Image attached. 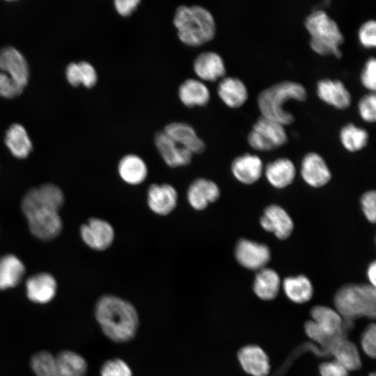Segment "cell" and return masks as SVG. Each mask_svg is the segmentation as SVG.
<instances>
[{
  "label": "cell",
  "mask_w": 376,
  "mask_h": 376,
  "mask_svg": "<svg viewBox=\"0 0 376 376\" xmlns=\"http://www.w3.org/2000/svg\"><path fill=\"white\" fill-rule=\"evenodd\" d=\"M95 318L104 334L116 343L130 340L136 334L139 318L134 306L114 295H104L95 306Z\"/></svg>",
  "instance_id": "6da1fadb"
},
{
  "label": "cell",
  "mask_w": 376,
  "mask_h": 376,
  "mask_svg": "<svg viewBox=\"0 0 376 376\" xmlns=\"http://www.w3.org/2000/svg\"><path fill=\"white\" fill-rule=\"evenodd\" d=\"M173 22L180 40L189 46H201L215 36L214 17L201 6H180L175 12Z\"/></svg>",
  "instance_id": "7a4b0ae2"
},
{
  "label": "cell",
  "mask_w": 376,
  "mask_h": 376,
  "mask_svg": "<svg viewBox=\"0 0 376 376\" xmlns=\"http://www.w3.org/2000/svg\"><path fill=\"white\" fill-rule=\"evenodd\" d=\"M306 98L307 91L301 84L285 80L263 90L258 95L257 104L260 116L285 126L295 120L293 114L284 108L285 102L291 100L303 102Z\"/></svg>",
  "instance_id": "3957f363"
},
{
  "label": "cell",
  "mask_w": 376,
  "mask_h": 376,
  "mask_svg": "<svg viewBox=\"0 0 376 376\" xmlns=\"http://www.w3.org/2000/svg\"><path fill=\"white\" fill-rule=\"evenodd\" d=\"M304 26L310 34V46L315 52L341 57L340 46L344 42V36L337 22L324 10L312 11L305 18Z\"/></svg>",
  "instance_id": "277c9868"
},
{
  "label": "cell",
  "mask_w": 376,
  "mask_h": 376,
  "mask_svg": "<svg viewBox=\"0 0 376 376\" xmlns=\"http://www.w3.org/2000/svg\"><path fill=\"white\" fill-rule=\"evenodd\" d=\"M336 311L345 321L366 317L374 319L376 313L375 287L367 284H348L341 287L334 297Z\"/></svg>",
  "instance_id": "5b68a950"
},
{
  "label": "cell",
  "mask_w": 376,
  "mask_h": 376,
  "mask_svg": "<svg viewBox=\"0 0 376 376\" xmlns=\"http://www.w3.org/2000/svg\"><path fill=\"white\" fill-rule=\"evenodd\" d=\"M22 209L30 230L36 237L48 240L60 233L62 222L58 210L42 204L23 205Z\"/></svg>",
  "instance_id": "8992f818"
},
{
  "label": "cell",
  "mask_w": 376,
  "mask_h": 376,
  "mask_svg": "<svg viewBox=\"0 0 376 376\" xmlns=\"http://www.w3.org/2000/svg\"><path fill=\"white\" fill-rule=\"evenodd\" d=\"M247 141L252 148L267 151L284 145L288 136L285 125L260 116L249 132Z\"/></svg>",
  "instance_id": "52a82bcc"
},
{
  "label": "cell",
  "mask_w": 376,
  "mask_h": 376,
  "mask_svg": "<svg viewBox=\"0 0 376 376\" xmlns=\"http://www.w3.org/2000/svg\"><path fill=\"white\" fill-rule=\"evenodd\" d=\"M235 256L242 267L260 270L269 261L271 253L266 244L242 238L236 244Z\"/></svg>",
  "instance_id": "ba28073f"
},
{
  "label": "cell",
  "mask_w": 376,
  "mask_h": 376,
  "mask_svg": "<svg viewBox=\"0 0 376 376\" xmlns=\"http://www.w3.org/2000/svg\"><path fill=\"white\" fill-rule=\"evenodd\" d=\"M80 234L84 243L97 251L108 249L115 238V231L111 224L99 218H91L82 225Z\"/></svg>",
  "instance_id": "9c48e42d"
},
{
  "label": "cell",
  "mask_w": 376,
  "mask_h": 376,
  "mask_svg": "<svg viewBox=\"0 0 376 376\" xmlns=\"http://www.w3.org/2000/svg\"><path fill=\"white\" fill-rule=\"evenodd\" d=\"M178 194L175 188L170 184H152L147 191V204L155 214L165 216L170 214L177 206Z\"/></svg>",
  "instance_id": "30bf717a"
},
{
  "label": "cell",
  "mask_w": 376,
  "mask_h": 376,
  "mask_svg": "<svg viewBox=\"0 0 376 376\" xmlns=\"http://www.w3.org/2000/svg\"><path fill=\"white\" fill-rule=\"evenodd\" d=\"M262 228L280 240L287 239L294 228V223L288 213L278 205H268L260 219Z\"/></svg>",
  "instance_id": "8fae6325"
},
{
  "label": "cell",
  "mask_w": 376,
  "mask_h": 376,
  "mask_svg": "<svg viewBox=\"0 0 376 376\" xmlns=\"http://www.w3.org/2000/svg\"><path fill=\"white\" fill-rule=\"evenodd\" d=\"M155 144L163 160L170 167L187 166L191 162L194 154L178 145L164 131L155 135Z\"/></svg>",
  "instance_id": "7c38bea8"
},
{
  "label": "cell",
  "mask_w": 376,
  "mask_h": 376,
  "mask_svg": "<svg viewBox=\"0 0 376 376\" xmlns=\"http://www.w3.org/2000/svg\"><path fill=\"white\" fill-rule=\"evenodd\" d=\"M220 189L212 180L204 178L194 180L189 186L187 198L189 205L197 211L205 210L220 196Z\"/></svg>",
  "instance_id": "4fadbf2b"
},
{
  "label": "cell",
  "mask_w": 376,
  "mask_h": 376,
  "mask_svg": "<svg viewBox=\"0 0 376 376\" xmlns=\"http://www.w3.org/2000/svg\"><path fill=\"white\" fill-rule=\"evenodd\" d=\"M316 92L321 100L339 109L348 108L352 102L351 93L338 79H320L316 84Z\"/></svg>",
  "instance_id": "5bb4252c"
},
{
  "label": "cell",
  "mask_w": 376,
  "mask_h": 376,
  "mask_svg": "<svg viewBox=\"0 0 376 376\" xmlns=\"http://www.w3.org/2000/svg\"><path fill=\"white\" fill-rule=\"evenodd\" d=\"M300 172L306 183L315 188L324 186L331 178L324 159L316 152H308L304 157Z\"/></svg>",
  "instance_id": "9a60e30c"
},
{
  "label": "cell",
  "mask_w": 376,
  "mask_h": 376,
  "mask_svg": "<svg viewBox=\"0 0 376 376\" xmlns=\"http://www.w3.org/2000/svg\"><path fill=\"white\" fill-rule=\"evenodd\" d=\"M0 69L22 86L28 83L27 63L15 48L6 47L0 50Z\"/></svg>",
  "instance_id": "2e32d148"
},
{
  "label": "cell",
  "mask_w": 376,
  "mask_h": 376,
  "mask_svg": "<svg viewBox=\"0 0 376 376\" xmlns=\"http://www.w3.org/2000/svg\"><path fill=\"white\" fill-rule=\"evenodd\" d=\"M193 69L200 79L207 81L221 79L226 72L222 57L212 51L198 54L194 61Z\"/></svg>",
  "instance_id": "e0dca14e"
},
{
  "label": "cell",
  "mask_w": 376,
  "mask_h": 376,
  "mask_svg": "<svg viewBox=\"0 0 376 376\" xmlns=\"http://www.w3.org/2000/svg\"><path fill=\"white\" fill-rule=\"evenodd\" d=\"M237 357L243 370L252 376H267L270 370L267 355L259 346L246 345L238 352Z\"/></svg>",
  "instance_id": "ac0fdd59"
},
{
  "label": "cell",
  "mask_w": 376,
  "mask_h": 376,
  "mask_svg": "<svg viewBox=\"0 0 376 376\" xmlns=\"http://www.w3.org/2000/svg\"><path fill=\"white\" fill-rule=\"evenodd\" d=\"M164 132L178 145L193 154L201 153L205 150L203 141L198 136L194 127L188 123H171L164 127Z\"/></svg>",
  "instance_id": "d6986e66"
},
{
  "label": "cell",
  "mask_w": 376,
  "mask_h": 376,
  "mask_svg": "<svg viewBox=\"0 0 376 376\" xmlns=\"http://www.w3.org/2000/svg\"><path fill=\"white\" fill-rule=\"evenodd\" d=\"M263 164L259 157L246 153L236 157L232 162L231 171L240 182L251 185L258 180L263 173Z\"/></svg>",
  "instance_id": "ffe728a7"
},
{
  "label": "cell",
  "mask_w": 376,
  "mask_h": 376,
  "mask_svg": "<svg viewBox=\"0 0 376 376\" xmlns=\"http://www.w3.org/2000/svg\"><path fill=\"white\" fill-rule=\"evenodd\" d=\"M313 321L330 336L345 337V330L348 328L343 319L335 310L324 306H316L311 311Z\"/></svg>",
  "instance_id": "44dd1931"
},
{
  "label": "cell",
  "mask_w": 376,
  "mask_h": 376,
  "mask_svg": "<svg viewBox=\"0 0 376 376\" xmlns=\"http://www.w3.org/2000/svg\"><path fill=\"white\" fill-rule=\"evenodd\" d=\"M26 288L27 297L31 301L45 304L54 298L56 291V282L51 274L40 273L28 279Z\"/></svg>",
  "instance_id": "7402d4cb"
},
{
  "label": "cell",
  "mask_w": 376,
  "mask_h": 376,
  "mask_svg": "<svg viewBox=\"0 0 376 376\" xmlns=\"http://www.w3.org/2000/svg\"><path fill=\"white\" fill-rule=\"evenodd\" d=\"M117 170L120 179L130 185L141 184L148 174L146 163L135 154L123 156L118 162Z\"/></svg>",
  "instance_id": "603a6c76"
},
{
  "label": "cell",
  "mask_w": 376,
  "mask_h": 376,
  "mask_svg": "<svg viewBox=\"0 0 376 376\" xmlns=\"http://www.w3.org/2000/svg\"><path fill=\"white\" fill-rule=\"evenodd\" d=\"M217 93L223 102L230 108L241 107L249 96L244 83L235 77L221 78L217 86Z\"/></svg>",
  "instance_id": "cb8c5ba5"
},
{
  "label": "cell",
  "mask_w": 376,
  "mask_h": 376,
  "mask_svg": "<svg viewBox=\"0 0 376 376\" xmlns=\"http://www.w3.org/2000/svg\"><path fill=\"white\" fill-rule=\"evenodd\" d=\"M265 174L270 185L283 189L293 182L296 169L290 159L282 157L269 162L265 166Z\"/></svg>",
  "instance_id": "d4e9b609"
},
{
  "label": "cell",
  "mask_w": 376,
  "mask_h": 376,
  "mask_svg": "<svg viewBox=\"0 0 376 376\" xmlns=\"http://www.w3.org/2000/svg\"><path fill=\"white\" fill-rule=\"evenodd\" d=\"M178 97L187 107L204 106L210 100V93L201 80L187 79L180 85Z\"/></svg>",
  "instance_id": "484cf974"
},
{
  "label": "cell",
  "mask_w": 376,
  "mask_h": 376,
  "mask_svg": "<svg viewBox=\"0 0 376 376\" xmlns=\"http://www.w3.org/2000/svg\"><path fill=\"white\" fill-rule=\"evenodd\" d=\"M281 280L272 269L263 268L257 273L253 282V291L261 299H274L280 290Z\"/></svg>",
  "instance_id": "4316f807"
},
{
  "label": "cell",
  "mask_w": 376,
  "mask_h": 376,
  "mask_svg": "<svg viewBox=\"0 0 376 376\" xmlns=\"http://www.w3.org/2000/svg\"><path fill=\"white\" fill-rule=\"evenodd\" d=\"M334 360L347 371L361 368V360L357 346L351 341L342 338L336 341L329 350Z\"/></svg>",
  "instance_id": "83f0119b"
},
{
  "label": "cell",
  "mask_w": 376,
  "mask_h": 376,
  "mask_svg": "<svg viewBox=\"0 0 376 376\" xmlns=\"http://www.w3.org/2000/svg\"><path fill=\"white\" fill-rule=\"evenodd\" d=\"M24 272V265L15 256L8 254L0 258V290L16 286Z\"/></svg>",
  "instance_id": "f1b7e54d"
},
{
  "label": "cell",
  "mask_w": 376,
  "mask_h": 376,
  "mask_svg": "<svg viewBox=\"0 0 376 376\" xmlns=\"http://www.w3.org/2000/svg\"><path fill=\"white\" fill-rule=\"evenodd\" d=\"M282 285L285 295L295 303H305L313 296L312 283L304 275L287 277L283 280Z\"/></svg>",
  "instance_id": "f546056e"
},
{
  "label": "cell",
  "mask_w": 376,
  "mask_h": 376,
  "mask_svg": "<svg viewBox=\"0 0 376 376\" xmlns=\"http://www.w3.org/2000/svg\"><path fill=\"white\" fill-rule=\"evenodd\" d=\"M5 143L10 152L16 157L25 158L32 150V143L23 126L15 123L6 132Z\"/></svg>",
  "instance_id": "4dcf8cb0"
},
{
  "label": "cell",
  "mask_w": 376,
  "mask_h": 376,
  "mask_svg": "<svg viewBox=\"0 0 376 376\" xmlns=\"http://www.w3.org/2000/svg\"><path fill=\"white\" fill-rule=\"evenodd\" d=\"M339 138L347 150L356 152L363 149L367 145L369 135L363 127L349 123L341 127Z\"/></svg>",
  "instance_id": "1f68e13d"
},
{
  "label": "cell",
  "mask_w": 376,
  "mask_h": 376,
  "mask_svg": "<svg viewBox=\"0 0 376 376\" xmlns=\"http://www.w3.org/2000/svg\"><path fill=\"white\" fill-rule=\"evenodd\" d=\"M56 360L61 376H85L87 364L84 359L72 351L60 352Z\"/></svg>",
  "instance_id": "d6a6232c"
},
{
  "label": "cell",
  "mask_w": 376,
  "mask_h": 376,
  "mask_svg": "<svg viewBox=\"0 0 376 376\" xmlns=\"http://www.w3.org/2000/svg\"><path fill=\"white\" fill-rule=\"evenodd\" d=\"M31 368L36 376H61L56 357L46 351L35 354L31 361Z\"/></svg>",
  "instance_id": "836d02e7"
},
{
  "label": "cell",
  "mask_w": 376,
  "mask_h": 376,
  "mask_svg": "<svg viewBox=\"0 0 376 376\" xmlns=\"http://www.w3.org/2000/svg\"><path fill=\"white\" fill-rule=\"evenodd\" d=\"M304 327L307 336L322 345L327 351H329L336 341L345 338L343 336H330L326 334L313 320L306 322Z\"/></svg>",
  "instance_id": "e575fe53"
},
{
  "label": "cell",
  "mask_w": 376,
  "mask_h": 376,
  "mask_svg": "<svg viewBox=\"0 0 376 376\" xmlns=\"http://www.w3.org/2000/svg\"><path fill=\"white\" fill-rule=\"evenodd\" d=\"M358 111L361 118L368 123L376 119V96L375 92L363 95L358 102Z\"/></svg>",
  "instance_id": "d590c367"
},
{
  "label": "cell",
  "mask_w": 376,
  "mask_h": 376,
  "mask_svg": "<svg viewBox=\"0 0 376 376\" xmlns=\"http://www.w3.org/2000/svg\"><path fill=\"white\" fill-rule=\"evenodd\" d=\"M101 376H132L128 365L120 359L108 360L104 363L100 370Z\"/></svg>",
  "instance_id": "8d00e7d4"
},
{
  "label": "cell",
  "mask_w": 376,
  "mask_h": 376,
  "mask_svg": "<svg viewBox=\"0 0 376 376\" xmlns=\"http://www.w3.org/2000/svg\"><path fill=\"white\" fill-rule=\"evenodd\" d=\"M360 43L366 48L375 47L376 45V22L368 19L364 22L358 31Z\"/></svg>",
  "instance_id": "74e56055"
},
{
  "label": "cell",
  "mask_w": 376,
  "mask_h": 376,
  "mask_svg": "<svg viewBox=\"0 0 376 376\" xmlns=\"http://www.w3.org/2000/svg\"><path fill=\"white\" fill-rule=\"evenodd\" d=\"M360 80L365 88L375 92L376 88V60L374 56L368 58L364 63Z\"/></svg>",
  "instance_id": "f35d334b"
},
{
  "label": "cell",
  "mask_w": 376,
  "mask_h": 376,
  "mask_svg": "<svg viewBox=\"0 0 376 376\" xmlns=\"http://www.w3.org/2000/svg\"><path fill=\"white\" fill-rule=\"evenodd\" d=\"M24 88L8 74L0 72V96L6 98L15 97L21 94Z\"/></svg>",
  "instance_id": "ab89813d"
},
{
  "label": "cell",
  "mask_w": 376,
  "mask_h": 376,
  "mask_svg": "<svg viewBox=\"0 0 376 376\" xmlns=\"http://www.w3.org/2000/svg\"><path fill=\"white\" fill-rule=\"evenodd\" d=\"M361 347L369 357L375 358L376 354V326L373 323L368 326L361 336Z\"/></svg>",
  "instance_id": "60d3db41"
},
{
  "label": "cell",
  "mask_w": 376,
  "mask_h": 376,
  "mask_svg": "<svg viewBox=\"0 0 376 376\" xmlns=\"http://www.w3.org/2000/svg\"><path fill=\"white\" fill-rule=\"evenodd\" d=\"M361 205L366 218L374 224L376 220V193L374 190L368 191L362 195Z\"/></svg>",
  "instance_id": "b9f144b4"
},
{
  "label": "cell",
  "mask_w": 376,
  "mask_h": 376,
  "mask_svg": "<svg viewBox=\"0 0 376 376\" xmlns=\"http://www.w3.org/2000/svg\"><path fill=\"white\" fill-rule=\"evenodd\" d=\"M78 65L81 72V84L87 88L95 86L97 81V75L94 67L86 61H81Z\"/></svg>",
  "instance_id": "7bdbcfd3"
},
{
  "label": "cell",
  "mask_w": 376,
  "mask_h": 376,
  "mask_svg": "<svg viewBox=\"0 0 376 376\" xmlns=\"http://www.w3.org/2000/svg\"><path fill=\"white\" fill-rule=\"evenodd\" d=\"M320 373L321 376H349L348 371L335 360L320 364Z\"/></svg>",
  "instance_id": "ee69618b"
},
{
  "label": "cell",
  "mask_w": 376,
  "mask_h": 376,
  "mask_svg": "<svg viewBox=\"0 0 376 376\" xmlns=\"http://www.w3.org/2000/svg\"><path fill=\"white\" fill-rule=\"evenodd\" d=\"M140 3V0H116L113 1L116 10L123 17H127L132 14Z\"/></svg>",
  "instance_id": "f6af8a7d"
},
{
  "label": "cell",
  "mask_w": 376,
  "mask_h": 376,
  "mask_svg": "<svg viewBox=\"0 0 376 376\" xmlns=\"http://www.w3.org/2000/svg\"><path fill=\"white\" fill-rule=\"evenodd\" d=\"M65 74L67 79L71 85L77 86L81 84V72L78 63H70L66 68Z\"/></svg>",
  "instance_id": "bcb514c9"
},
{
  "label": "cell",
  "mask_w": 376,
  "mask_h": 376,
  "mask_svg": "<svg viewBox=\"0 0 376 376\" xmlns=\"http://www.w3.org/2000/svg\"><path fill=\"white\" fill-rule=\"evenodd\" d=\"M367 276L370 283V285L375 287L376 284V263L373 261L370 264L367 269Z\"/></svg>",
  "instance_id": "7dc6e473"
},
{
  "label": "cell",
  "mask_w": 376,
  "mask_h": 376,
  "mask_svg": "<svg viewBox=\"0 0 376 376\" xmlns=\"http://www.w3.org/2000/svg\"><path fill=\"white\" fill-rule=\"evenodd\" d=\"M369 376H376L375 373H372L369 375Z\"/></svg>",
  "instance_id": "c3c4849f"
}]
</instances>
